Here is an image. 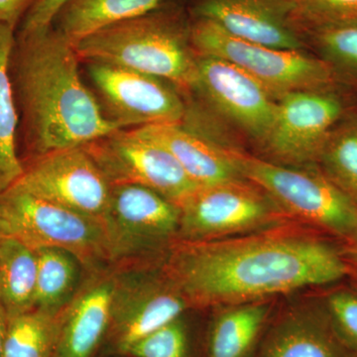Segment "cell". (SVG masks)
<instances>
[{
  "instance_id": "6da1fadb",
  "label": "cell",
  "mask_w": 357,
  "mask_h": 357,
  "mask_svg": "<svg viewBox=\"0 0 357 357\" xmlns=\"http://www.w3.org/2000/svg\"><path fill=\"white\" fill-rule=\"evenodd\" d=\"M344 253L318 237L266 232L180 241L162 275L188 306H231L335 283L347 276Z\"/></svg>"
},
{
  "instance_id": "7a4b0ae2",
  "label": "cell",
  "mask_w": 357,
  "mask_h": 357,
  "mask_svg": "<svg viewBox=\"0 0 357 357\" xmlns=\"http://www.w3.org/2000/svg\"><path fill=\"white\" fill-rule=\"evenodd\" d=\"M79 63L74 45L53 26L16 36L9 75L30 159L82 147L121 129L86 88Z\"/></svg>"
},
{
  "instance_id": "3957f363",
  "label": "cell",
  "mask_w": 357,
  "mask_h": 357,
  "mask_svg": "<svg viewBox=\"0 0 357 357\" xmlns=\"http://www.w3.org/2000/svg\"><path fill=\"white\" fill-rule=\"evenodd\" d=\"M192 22L180 7L162 3L139 17L109 26L74 43L82 63H107L165 79L191 91L198 54Z\"/></svg>"
},
{
  "instance_id": "277c9868",
  "label": "cell",
  "mask_w": 357,
  "mask_h": 357,
  "mask_svg": "<svg viewBox=\"0 0 357 357\" xmlns=\"http://www.w3.org/2000/svg\"><path fill=\"white\" fill-rule=\"evenodd\" d=\"M191 40L197 54L241 68L277 100L294 91H333L342 79L321 58L303 50L271 48L237 38L210 20L196 18L192 22Z\"/></svg>"
},
{
  "instance_id": "5b68a950",
  "label": "cell",
  "mask_w": 357,
  "mask_h": 357,
  "mask_svg": "<svg viewBox=\"0 0 357 357\" xmlns=\"http://www.w3.org/2000/svg\"><path fill=\"white\" fill-rule=\"evenodd\" d=\"M0 215L6 236L18 239L33 250L64 249L84 267L114 261L105 220L70 211L14 185L0 195Z\"/></svg>"
},
{
  "instance_id": "8992f818",
  "label": "cell",
  "mask_w": 357,
  "mask_h": 357,
  "mask_svg": "<svg viewBox=\"0 0 357 357\" xmlns=\"http://www.w3.org/2000/svg\"><path fill=\"white\" fill-rule=\"evenodd\" d=\"M248 182L253 183L282 211L347 238L357 230V204L324 172L301 170L227 149Z\"/></svg>"
},
{
  "instance_id": "52a82bcc",
  "label": "cell",
  "mask_w": 357,
  "mask_h": 357,
  "mask_svg": "<svg viewBox=\"0 0 357 357\" xmlns=\"http://www.w3.org/2000/svg\"><path fill=\"white\" fill-rule=\"evenodd\" d=\"M84 65L103 114L117 128L184 122L187 103L182 93L165 79L107 63Z\"/></svg>"
},
{
  "instance_id": "ba28073f",
  "label": "cell",
  "mask_w": 357,
  "mask_h": 357,
  "mask_svg": "<svg viewBox=\"0 0 357 357\" xmlns=\"http://www.w3.org/2000/svg\"><path fill=\"white\" fill-rule=\"evenodd\" d=\"M112 185H142L180 206L198 185L158 143L119 129L82 146Z\"/></svg>"
},
{
  "instance_id": "9c48e42d",
  "label": "cell",
  "mask_w": 357,
  "mask_h": 357,
  "mask_svg": "<svg viewBox=\"0 0 357 357\" xmlns=\"http://www.w3.org/2000/svg\"><path fill=\"white\" fill-rule=\"evenodd\" d=\"M181 241H210L261 229L275 222L281 208L245 178L199 188L180 204Z\"/></svg>"
},
{
  "instance_id": "30bf717a",
  "label": "cell",
  "mask_w": 357,
  "mask_h": 357,
  "mask_svg": "<svg viewBox=\"0 0 357 357\" xmlns=\"http://www.w3.org/2000/svg\"><path fill=\"white\" fill-rule=\"evenodd\" d=\"M14 187L88 217L105 220L112 184L83 147L30 159Z\"/></svg>"
},
{
  "instance_id": "8fae6325",
  "label": "cell",
  "mask_w": 357,
  "mask_h": 357,
  "mask_svg": "<svg viewBox=\"0 0 357 357\" xmlns=\"http://www.w3.org/2000/svg\"><path fill=\"white\" fill-rule=\"evenodd\" d=\"M344 105L333 91H300L277 100L273 126L262 147L290 165L319 160Z\"/></svg>"
},
{
  "instance_id": "7c38bea8",
  "label": "cell",
  "mask_w": 357,
  "mask_h": 357,
  "mask_svg": "<svg viewBox=\"0 0 357 357\" xmlns=\"http://www.w3.org/2000/svg\"><path fill=\"white\" fill-rule=\"evenodd\" d=\"M191 91L262 146L273 126L277 100L255 77L222 59L198 54Z\"/></svg>"
},
{
  "instance_id": "4fadbf2b",
  "label": "cell",
  "mask_w": 357,
  "mask_h": 357,
  "mask_svg": "<svg viewBox=\"0 0 357 357\" xmlns=\"http://www.w3.org/2000/svg\"><path fill=\"white\" fill-rule=\"evenodd\" d=\"M180 206L142 185H112L105 218L114 259L142 252L178 236Z\"/></svg>"
},
{
  "instance_id": "5bb4252c",
  "label": "cell",
  "mask_w": 357,
  "mask_h": 357,
  "mask_svg": "<svg viewBox=\"0 0 357 357\" xmlns=\"http://www.w3.org/2000/svg\"><path fill=\"white\" fill-rule=\"evenodd\" d=\"M187 302L165 277L116 275L112 319L119 331L121 351L141 338L180 318Z\"/></svg>"
},
{
  "instance_id": "9a60e30c",
  "label": "cell",
  "mask_w": 357,
  "mask_h": 357,
  "mask_svg": "<svg viewBox=\"0 0 357 357\" xmlns=\"http://www.w3.org/2000/svg\"><path fill=\"white\" fill-rule=\"evenodd\" d=\"M192 13L252 43L285 50L306 46L289 20L288 0H199Z\"/></svg>"
},
{
  "instance_id": "2e32d148",
  "label": "cell",
  "mask_w": 357,
  "mask_h": 357,
  "mask_svg": "<svg viewBox=\"0 0 357 357\" xmlns=\"http://www.w3.org/2000/svg\"><path fill=\"white\" fill-rule=\"evenodd\" d=\"M115 288L116 275L98 274L79 289L61 312L57 357H91L112 319Z\"/></svg>"
},
{
  "instance_id": "e0dca14e",
  "label": "cell",
  "mask_w": 357,
  "mask_h": 357,
  "mask_svg": "<svg viewBox=\"0 0 357 357\" xmlns=\"http://www.w3.org/2000/svg\"><path fill=\"white\" fill-rule=\"evenodd\" d=\"M170 152L199 188L243 180L227 149L218 146L183 124H154L134 129Z\"/></svg>"
},
{
  "instance_id": "ac0fdd59",
  "label": "cell",
  "mask_w": 357,
  "mask_h": 357,
  "mask_svg": "<svg viewBox=\"0 0 357 357\" xmlns=\"http://www.w3.org/2000/svg\"><path fill=\"white\" fill-rule=\"evenodd\" d=\"M259 357H351L326 316H295L268 337Z\"/></svg>"
},
{
  "instance_id": "d6986e66",
  "label": "cell",
  "mask_w": 357,
  "mask_h": 357,
  "mask_svg": "<svg viewBox=\"0 0 357 357\" xmlns=\"http://www.w3.org/2000/svg\"><path fill=\"white\" fill-rule=\"evenodd\" d=\"M164 0H70L53 27L74 44L109 26L154 10Z\"/></svg>"
},
{
  "instance_id": "ffe728a7",
  "label": "cell",
  "mask_w": 357,
  "mask_h": 357,
  "mask_svg": "<svg viewBox=\"0 0 357 357\" xmlns=\"http://www.w3.org/2000/svg\"><path fill=\"white\" fill-rule=\"evenodd\" d=\"M15 28L0 23V195L24 172L17 153L20 117L9 75V59L15 43Z\"/></svg>"
},
{
  "instance_id": "44dd1931",
  "label": "cell",
  "mask_w": 357,
  "mask_h": 357,
  "mask_svg": "<svg viewBox=\"0 0 357 357\" xmlns=\"http://www.w3.org/2000/svg\"><path fill=\"white\" fill-rule=\"evenodd\" d=\"M37 256V282L35 307L58 316L79 291L81 261L64 249L43 248Z\"/></svg>"
},
{
  "instance_id": "7402d4cb",
  "label": "cell",
  "mask_w": 357,
  "mask_h": 357,
  "mask_svg": "<svg viewBox=\"0 0 357 357\" xmlns=\"http://www.w3.org/2000/svg\"><path fill=\"white\" fill-rule=\"evenodd\" d=\"M37 256L35 250L18 239L0 241V303L9 317L35 307Z\"/></svg>"
},
{
  "instance_id": "603a6c76",
  "label": "cell",
  "mask_w": 357,
  "mask_h": 357,
  "mask_svg": "<svg viewBox=\"0 0 357 357\" xmlns=\"http://www.w3.org/2000/svg\"><path fill=\"white\" fill-rule=\"evenodd\" d=\"M267 316L268 307L260 303L227 306L211 326L208 357H248Z\"/></svg>"
},
{
  "instance_id": "cb8c5ba5",
  "label": "cell",
  "mask_w": 357,
  "mask_h": 357,
  "mask_svg": "<svg viewBox=\"0 0 357 357\" xmlns=\"http://www.w3.org/2000/svg\"><path fill=\"white\" fill-rule=\"evenodd\" d=\"M58 316L38 309L9 317L2 357H49L57 342Z\"/></svg>"
},
{
  "instance_id": "d4e9b609",
  "label": "cell",
  "mask_w": 357,
  "mask_h": 357,
  "mask_svg": "<svg viewBox=\"0 0 357 357\" xmlns=\"http://www.w3.org/2000/svg\"><path fill=\"white\" fill-rule=\"evenodd\" d=\"M319 161L326 177L357 204V122L333 131Z\"/></svg>"
},
{
  "instance_id": "484cf974",
  "label": "cell",
  "mask_w": 357,
  "mask_h": 357,
  "mask_svg": "<svg viewBox=\"0 0 357 357\" xmlns=\"http://www.w3.org/2000/svg\"><path fill=\"white\" fill-rule=\"evenodd\" d=\"M289 20L303 37L331 28L357 26V0H288Z\"/></svg>"
},
{
  "instance_id": "4316f807",
  "label": "cell",
  "mask_w": 357,
  "mask_h": 357,
  "mask_svg": "<svg viewBox=\"0 0 357 357\" xmlns=\"http://www.w3.org/2000/svg\"><path fill=\"white\" fill-rule=\"evenodd\" d=\"M306 36L312 39L321 59L337 72L357 75V26L319 30Z\"/></svg>"
},
{
  "instance_id": "83f0119b",
  "label": "cell",
  "mask_w": 357,
  "mask_h": 357,
  "mask_svg": "<svg viewBox=\"0 0 357 357\" xmlns=\"http://www.w3.org/2000/svg\"><path fill=\"white\" fill-rule=\"evenodd\" d=\"M326 316L351 357H357V293L335 291L326 298Z\"/></svg>"
},
{
  "instance_id": "f1b7e54d",
  "label": "cell",
  "mask_w": 357,
  "mask_h": 357,
  "mask_svg": "<svg viewBox=\"0 0 357 357\" xmlns=\"http://www.w3.org/2000/svg\"><path fill=\"white\" fill-rule=\"evenodd\" d=\"M178 319L141 338L126 352L134 357H185L187 333Z\"/></svg>"
},
{
  "instance_id": "f546056e",
  "label": "cell",
  "mask_w": 357,
  "mask_h": 357,
  "mask_svg": "<svg viewBox=\"0 0 357 357\" xmlns=\"http://www.w3.org/2000/svg\"><path fill=\"white\" fill-rule=\"evenodd\" d=\"M70 0H35L21 21L22 34L39 31L53 26L54 21Z\"/></svg>"
},
{
  "instance_id": "4dcf8cb0",
  "label": "cell",
  "mask_w": 357,
  "mask_h": 357,
  "mask_svg": "<svg viewBox=\"0 0 357 357\" xmlns=\"http://www.w3.org/2000/svg\"><path fill=\"white\" fill-rule=\"evenodd\" d=\"M35 0H0V23L15 28Z\"/></svg>"
},
{
  "instance_id": "1f68e13d",
  "label": "cell",
  "mask_w": 357,
  "mask_h": 357,
  "mask_svg": "<svg viewBox=\"0 0 357 357\" xmlns=\"http://www.w3.org/2000/svg\"><path fill=\"white\" fill-rule=\"evenodd\" d=\"M347 246L342 253L349 268L347 275H351L357 281V230L352 236L347 237Z\"/></svg>"
},
{
  "instance_id": "d6a6232c",
  "label": "cell",
  "mask_w": 357,
  "mask_h": 357,
  "mask_svg": "<svg viewBox=\"0 0 357 357\" xmlns=\"http://www.w3.org/2000/svg\"><path fill=\"white\" fill-rule=\"evenodd\" d=\"M9 316L0 303V357L3 354L4 344H6V338L7 330H8Z\"/></svg>"
},
{
  "instance_id": "836d02e7",
  "label": "cell",
  "mask_w": 357,
  "mask_h": 357,
  "mask_svg": "<svg viewBox=\"0 0 357 357\" xmlns=\"http://www.w3.org/2000/svg\"><path fill=\"white\" fill-rule=\"evenodd\" d=\"M6 236V231H4L3 225H2L1 215H0V241Z\"/></svg>"
}]
</instances>
